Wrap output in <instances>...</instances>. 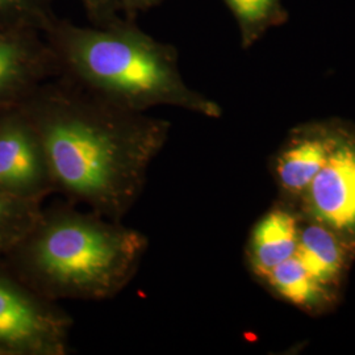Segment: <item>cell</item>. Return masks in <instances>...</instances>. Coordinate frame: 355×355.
Masks as SVG:
<instances>
[{
	"label": "cell",
	"mask_w": 355,
	"mask_h": 355,
	"mask_svg": "<svg viewBox=\"0 0 355 355\" xmlns=\"http://www.w3.org/2000/svg\"><path fill=\"white\" fill-rule=\"evenodd\" d=\"M24 114L44 146L55 192L116 221L140 199L171 128L61 76L33 95Z\"/></svg>",
	"instance_id": "1"
},
{
	"label": "cell",
	"mask_w": 355,
	"mask_h": 355,
	"mask_svg": "<svg viewBox=\"0 0 355 355\" xmlns=\"http://www.w3.org/2000/svg\"><path fill=\"white\" fill-rule=\"evenodd\" d=\"M60 74L105 101L146 112L170 105L208 117L221 108L183 80L178 51L142 32L132 20L78 26L54 19L45 29Z\"/></svg>",
	"instance_id": "2"
},
{
	"label": "cell",
	"mask_w": 355,
	"mask_h": 355,
	"mask_svg": "<svg viewBox=\"0 0 355 355\" xmlns=\"http://www.w3.org/2000/svg\"><path fill=\"white\" fill-rule=\"evenodd\" d=\"M13 248L29 287L58 300H110L136 277L148 237L121 221L83 212L73 203L40 212Z\"/></svg>",
	"instance_id": "3"
},
{
	"label": "cell",
	"mask_w": 355,
	"mask_h": 355,
	"mask_svg": "<svg viewBox=\"0 0 355 355\" xmlns=\"http://www.w3.org/2000/svg\"><path fill=\"white\" fill-rule=\"evenodd\" d=\"M73 318L55 302L0 274V350L21 354L69 353Z\"/></svg>",
	"instance_id": "4"
},
{
	"label": "cell",
	"mask_w": 355,
	"mask_h": 355,
	"mask_svg": "<svg viewBox=\"0 0 355 355\" xmlns=\"http://www.w3.org/2000/svg\"><path fill=\"white\" fill-rule=\"evenodd\" d=\"M0 190L33 203L55 192L44 146L24 111L0 120Z\"/></svg>",
	"instance_id": "5"
},
{
	"label": "cell",
	"mask_w": 355,
	"mask_h": 355,
	"mask_svg": "<svg viewBox=\"0 0 355 355\" xmlns=\"http://www.w3.org/2000/svg\"><path fill=\"white\" fill-rule=\"evenodd\" d=\"M311 212L333 232H355V141L338 139L306 189Z\"/></svg>",
	"instance_id": "6"
},
{
	"label": "cell",
	"mask_w": 355,
	"mask_h": 355,
	"mask_svg": "<svg viewBox=\"0 0 355 355\" xmlns=\"http://www.w3.org/2000/svg\"><path fill=\"white\" fill-rule=\"evenodd\" d=\"M60 69L51 45L0 33V107L17 101L38 79L58 76Z\"/></svg>",
	"instance_id": "7"
},
{
	"label": "cell",
	"mask_w": 355,
	"mask_h": 355,
	"mask_svg": "<svg viewBox=\"0 0 355 355\" xmlns=\"http://www.w3.org/2000/svg\"><path fill=\"white\" fill-rule=\"evenodd\" d=\"M299 240V229L293 216L284 211H271L254 227L248 257L254 274L259 278L295 257Z\"/></svg>",
	"instance_id": "8"
},
{
	"label": "cell",
	"mask_w": 355,
	"mask_h": 355,
	"mask_svg": "<svg viewBox=\"0 0 355 355\" xmlns=\"http://www.w3.org/2000/svg\"><path fill=\"white\" fill-rule=\"evenodd\" d=\"M337 137L327 133H312L293 141L280 155L277 173L284 190L291 193L306 191L328 161Z\"/></svg>",
	"instance_id": "9"
},
{
	"label": "cell",
	"mask_w": 355,
	"mask_h": 355,
	"mask_svg": "<svg viewBox=\"0 0 355 355\" xmlns=\"http://www.w3.org/2000/svg\"><path fill=\"white\" fill-rule=\"evenodd\" d=\"M295 257L320 284L325 286L340 277L345 253L331 229L312 224L299 230Z\"/></svg>",
	"instance_id": "10"
},
{
	"label": "cell",
	"mask_w": 355,
	"mask_h": 355,
	"mask_svg": "<svg viewBox=\"0 0 355 355\" xmlns=\"http://www.w3.org/2000/svg\"><path fill=\"white\" fill-rule=\"evenodd\" d=\"M241 33L242 48L254 45L268 29L283 26L288 12L282 0H224Z\"/></svg>",
	"instance_id": "11"
},
{
	"label": "cell",
	"mask_w": 355,
	"mask_h": 355,
	"mask_svg": "<svg viewBox=\"0 0 355 355\" xmlns=\"http://www.w3.org/2000/svg\"><path fill=\"white\" fill-rule=\"evenodd\" d=\"M265 279L275 291L293 304L309 306L318 303L322 297V284L308 272L296 257L274 267Z\"/></svg>",
	"instance_id": "12"
},
{
	"label": "cell",
	"mask_w": 355,
	"mask_h": 355,
	"mask_svg": "<svg viewBox=\"0 0 355 355\" xmlns=\"http://www.w3.org/2000/svg\"><path fill=\"white\" fill-rule=\"evenodd\" d=\"M37 203L26 202L0 190V250H10L36 221Z\"/></svg>",
	"instance_id": "13"
},
{
	"label": "cell",
	"mask_w": 355,
	"mask_h": 355,
	"mask_svg": "<svg viewBox=\"0 0 355 355\" xmlns=\"http://www.w3.org/2000/svg\"><path fill=\"white\" fill-rule=\"evenodd\" d=\"M86 8L91 23L95 26H114L123 19L116 0H80Z\"/></svg>",
	"instance_id": "14"
},
{
	"label": "cell",
	"mask_w": 355,
	"mask_h": 355,
	"mask_svg": "<svg viewBox=\"0 0 355 355\" xmlns=\"http://www.w3.org/2000/svg\"><path fill=\"white\" fill-rule=\"evenodd\" d=\"M49 1L51 0H0V13L31 11L40 17L48 28L54 20L48 11Z\"/></svg>",
	"instance_id": "15"
},
{
	"label": "cell",
	"mask_w": 355,
	"mask_h": 355,
	"mask_svg": "<svg viewBox=\"0 0 355 355\" xmlns=\"http://www.w3.org/2000/svg\"><path fill=\"white\" fill-rule=\"evenodd\" d=\"M119 4V8L121 12L127 15L128 19L132 20V17L140 11L149 10L153 6L161 3L162 0H116Z\"/></svg>",
	"instance_id": "16"
}]
</instances>
